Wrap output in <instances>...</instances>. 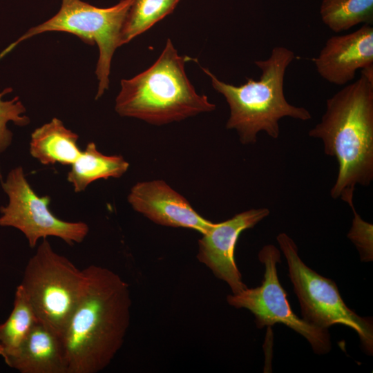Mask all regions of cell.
Listing matches in <instances>:
<instances>
[{
    "instance_id": "obj_1",
    "label": "cell",
    "mask_w": 373,
    "mask_h": 373,
    "mask_svg": "<svg viewBox=\"0 0 373 373\" xmlns=\"http://www.w3.org/2000/svg\"><path fill=\"white\" fill-rule=\"evenodd\" d=\"M62 336L67 373H97L121 348L130 323L128 284L114 271L91 265Z\"/></svg>"
},
{
    "instance_id": "obj_2",
    "label": "cell",
    "mask_w": 373,
    "mask_h": 373,
    "mask_svg": "<svg viewBox=\"0 0 373 373\" xmlns=\"http://www.w3.org/2000/svg\"><path fill=\"white\" fill-rule=\"evenodd\" d=\"M338 164L332 198L353 202L356 186L373 180V81L361 73L326 102L321 120L309 131Z\"/></svg>"
},
{
    "instance_id": "obj_3",
    "label": "cell",
    "mask_w": 373,
    "mask_h": 373,
    "mask_svg": "<svg viewBox=\"0 0 373 373\" xmlns=\"http://www.w3.org/2000/svg\"><path fill=\"white\" fill-rule=\"evenodd\" d=\"M294 59L291 50L275 46L266 59L254 62L261 70L260 78L247 79L239 86L224 82L209 69L202 68L210 78L212 87L229 105L230 114L226 128L236 130L242 144H255L261 131L277 139L280 134L279 121L283 117L311 119L308 110L291 104L284 94L285 73Z\"/></svg>"
},
{
    "instance_id": "obj_4",
    "label": "cell",
    "mask_w": 373,
    "mask_h": 373,
    "mask_svg": "<svg viewBox=\"0 0 373 373\" xmlns=\"http://www.w3.org/2000/svg\"><path fill=\"white\" fill-rule=\"evenodd\" d=\"M168 39L157 60L130 79H122L115 110L153 125H163L216 108L207 96L198 94L185 72L186 61Z\"/></svg>"
},
{
    "instance_id": "obj_5",
    "label": "cell",
    "mask_w": 373,
    "mask_h": 373,
    "mask_svg": "<svg viewBox=\"0 0 373 373\" xmlns=\"http://www.w3.org/2000/svg\"><path fill=\"white\" fill-rule=\"evenodd\" d=\"M133 0H121L108 8H99L82 0H61L59 11L41 24L30 28L1 52L0 59L22 41L46 32H65L78 37L99 48L95 75L98 99L109 88L112 59L116 49L122 46L123 25Z\"/></svg>"
},
{
    "instance_id": "obj_6",
    "label": "cell",
    "mask_w": 373,
    "mask_h": 373,
    "mask_svg": "<svg viewBox=\"0 0 373 373\" xmlns=\"http://www.w3.org/2000/svg\"><path fill=\"white\" fill-rule=\"evenodd\" d=\"M85 278L84 269L55 252L45 238L29 259L19 285L38 321L62 338Z\"/></svg>"
},
{
    "instance_id": "obj_7",
    "label": "cell",
    "mask_w": 373,
    "mask_h": 373,
    "mask_svg": "<svg viewBox=\"0 0 373 373\" xmlns=\"http://www.w3.org/2000/svg\"><path fill=\"white\" fill-rule=\"evenodd\" d=\"M276 240L288 265L289 276L300 305L303 319L323 329L335 324L352 328L357 333L365 352L372 355V318L361 317L350 309L334 281L307 266L298 255L296 243L287 234L280 233Z\"/></svg>"
},
{
    "instance_id": "obj_8",
    "label": "cell",
    "mask_w": 373,
    "mask_h": 373,
    "mask_svg": "<svg viewBox=\"0 0 373 373\" xmlns=\"http://www.w3.org/2000/svg\"><path fill=\"white\" fill-rule=\"evenodd\" d=\"M258 258L265 267L261 285L256 288L247 287L238 294L229 295L228 303L238 309L249 310L254 315L258 328L276 323L284 324L305 338L316 354L329 352L332 343L327 329L308 323L291 309L287 294L278 277L280 251L273 245H267L260 251Z\"/></svg>"
},
{
    "instance_id": "obj_9",
    "label": "cell",
    "mask_w": 373,
    "mask_h": 373,
    "mask_svg": "<svg viewBox=\"0 0 373 373\" xmlns=\"http://www.w3.org/2000/svg\"><path fill=\"white\" fill-rule=\"evenodd\" d=\"M1 185L9 200L6 207L0 208V226L19 229L30 248L39 239L49 236L59 238L70 245L81 243L87 236L89 228L86 223L65 221L50 211V197L35 193L21 166L11 170Z\"/></svg>"
},
{
    "instance_id": "obj_10",
    "label": "cell",
    "mask_w": 373,
    "mask_h": 373,
    "mask_svg": "<svg viewBox=\"0 0 373 373\" xmlns=\"http://www.w3.org/2000/svg\"><path fill=\"white\" fill-rule=\"evenodd\" d=\"M269 214L267 208L242 211L225 221L213 223L198 241V260L226 282L233 294L247 288L234 259L238 237L244 230L254 227Z\"/></svg>"
},
{
    "instance_id": "obj_11",
    "label": "cell",
    "mask_w": 373,
    "mask_h": 373,
    "mask_svg": "<svg viewBox=\"0 0 373 373\" xmlns=\"http://www.w3.org/2000/svg\"><path fill=\"white\" fill-rule=\"evenodd\" d=\"M127 199L135 211L160 225L189 228L203 234L214 223L199 215L184 197L164 180L136 183Z\"/></svg>"
},
{
    "instance_id": "obj_12",
    "label": "cell",
    "mask_w": 373,
    "mask_h": 373,
    "mask_svg": "<svg viewBox=\"0 0 373 373\" xmlns=\"http://www.w3.org/2000/svg\"><path fill=\"white\" fill-rule=\"evenodd\" d=\"M312 61L325 81L349 84L358 70L373 66V27L363 24L349 34L330 37Z\"/></svg>"
},
{
    "instance_id": "obj_13",
    "label": "cell",
    "mask_w": 373,
    "mask_h": 373,
    "mask_svg": "<svg viewBox=\"0 0 373 373\" xmlns=\"http://www.w3.org/2000/svg\"><path fill=\"white\" fill-rule=\"evenodd\" d=\"M6 363L21 373H67L62 338L39 321Z\"/></svg>"
},
{
    "instance_id": "obj_14",
    "label": "cell",
    "mask_w": 373,
    "mask_h": 373,
    "mask_svg": "<svg viewBox=\"0 0 373 373\" xmlns=\"http://www.w3.org/2000/svg\"><path fill=\"white\" fill-rule=\"evenodd\" d=\"M78 139L77 134L54 117L31 133L30 153L44 165H71L82 152Z\"/></svg>"
},
{
    "instance_id": "obj_15",
    "label": "cell",
    "mask_w": 373,
    "mask_h": 373,
    "mask_svg": "<svg viewBox=\"0 0 373 373\" xmlns=\"http://www.w3.org/2000/svg\"><path fill=\"white\" fill-rule=\"evenodd\" d=\"M128 167L129 163L122 155H104L90 142L71 164L67 180L72 184L75 192L80 193L97 180L120 178Z\"/></svg>"
},
{
    "instance_id": "obj_16",
    "label": "cell",
    "mask_w": 373,
    "mask_h": 373,
    "mask_svg": "<svg viewBox=\"0 0 373 373\" xmlns=\"http://www.w3.org/2000/svg\"><path fill=\"white\" fill-rule=\"evenodd\" d=\"M37 321L32 307L19 285L13 309L7 320L0 324V355L5 362L18 350Z\"/></svg>"
},
{
    "instance_id": "obj_17",
    "label": "cell",
    "mask_w": 373,
    "mask_h": 373,
    "mask_svg": "<svg viewBox=\"0 0 373 373\" xmlns=\"http://www.w3.org/2000/svg\"><path fill=\"white\" fill-rule=\"evenodd\" d=\"M320 16L336 33L358 24L372 25L373 0H322Z\"/></svg>"
},
{
    "instance_id": "obj_18",
    "label": "cell",
    "mask_w": 373,
    "mask_h": 373,
    "mask_svg": "<svg viewBox=\"0 0 373 373\" xmlns=\"http://www.w3.org/2000/svg\"><path fill=\"white\" fill-rule=\"evenodd\" d=\"M180 0H133L121 35L122 46L170 15Z\"/></svg>"
},
{
    "instance_id": "obj_19",
    "label": "cell",
    "mask_w": 373,
    "mask_h": 373,
    "mask_svg": "<svg viewBox=\"0 0 373 373\" xmlns=\"http://www.w3.org/2000/svg\"><path fill=\"white\" fill-rule=\"evenodd\" d=\"M12 91V88H6L0 93V153L10 146L12 140L13 135L7 127L8 122H12L19 126H27L30 122V118L23 115L26 109L19 97L8 101L2 99L5 95ZM0 180L2 181L1 173Z\"/></svg>"
},
{
    "instance_id": "obj_20",
    "label": "cell",
    "mask_w": 373,
    "mask_h": 373,
    "mask_svg": "<svg viewBox=\"0 0 373 373\" xmlns=\"http://www.w3.org/2000/svg\"><path fill=\"white\" fill-rule=\"evenodd\" d=\"M349 206L354 213L352 227L347 237L355 245L362 261L370 262L373 260V226L364 221L357 213L354 203Z\"/></svg>"
}]
</instances>
